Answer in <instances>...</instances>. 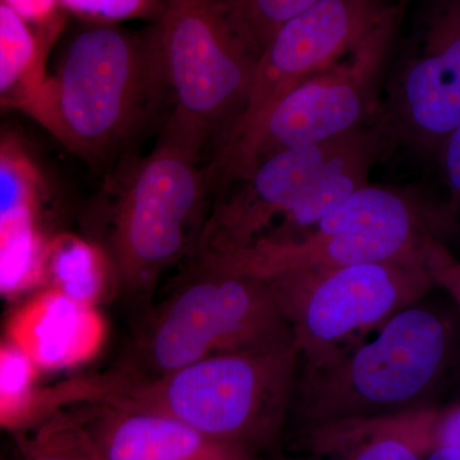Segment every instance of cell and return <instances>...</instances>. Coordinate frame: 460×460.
Instances as JSON below:
<instances>
[{
    "label": "cell",
    "instance_id": "26",
    "mask_svg": "<svg viewBox=\"0 0 460 460\" xmlns=\"http://www.w3.org/2000/svg\"><path fill=\"white\" fill-rule=\"evenodd\" d=\"M425 263L435 287L443 288L460 311L459 260L449 252L441 239H436L429 248Z\"/></svg>",
    "mask_w": 460,
    "mask_h": 460
},
{
    "label": "cell",
    "instance_id": "27",
    "mask_svg": "<svg viewBox=\"0 0 460 460\" xmlns=\"http://www.w3.org/2000/svg\"><path fill=\"white\" fill-rule=\"evenodd\" d=\"M22 454L23 460H81L63 443L49 423L23 441Z\"/></svg>",
    "mask_w": 460,
    "mask_h": 460
},
{
    "label": "cell",
    "instance_id": "5",
    "mask_svg": "<svg viewBox=\"0 0 460 460\" xmlns=\"http://www.w3.org/2000/svg\"><path fill=\"white\" fill-rule=\"evenodd\" d=\"M155 23L172 102L163 129L204 157L243 113L261 50L233 0H164Z\"/></svg>",
    "mask_w": 460,
    "mask_h": 460
},
{
    "label": "cell",
    "instance_id": "12",
    "mask_svg": "<svg viewBox=\"0 0 460 460\" xmlns=\"http://www.w3.org/2000/svg\"><path fill=\"white\" fill-rule=\"evenodd\" d=\"M349 133L320 144L288 148L259 163L205 220L196 241V259L250 246L265 235L278 217H283L281 226L289 222Z\"/></svg>",
    "mask_w": 460,
    "mask_h": 460
},
{
    "label": "cell",
    "instance_id": "14",
    "mask_svg": "<svg viewBox=\"0 0 460 460\" xmlns=\"http://www.w3.org/2000/svg\"><path fill=\"white\" fill-rule=\"evenodd\" d=\"M7 335L38 370H63L93 358L107 326L95 305L48 288L12 314Z\"/></svg>",
    "mask_w": 460,
    "mask_h": 460
},
{
    "label": "cell",
    "instance_id": "22",
    "mask_svg": "<svg viewBox=\"0 0 460 460\" xmlns=\"http://www.w3.org/2000/svg\"><path fill=\"white\" fill-rule=\"evenodd\" d=\"M38 177L16 151L0 145V220L22 206L35 205Z\"/></svg>",
    "mask_w": 460,
    "mask_h": 460
},
{
    "label": "cell",
    "instance_id": "25",
    "mask_svg": "<svg viewBox=\"0 0 460 460\" xmlns=\"http://www.w3.org/2000/svg\"><path fill=\"white\" fill-rule=\"evenodd\" d=\"M445 181L449 189L450 199L443 210V219L449 226L453 217L460 213V123L445 138L438 155Z\"/></svg>",
    "mask_w": 460,
    "mask_h": 460
},
{
    "label": "cell",
    "instance_id": "21",
    "mask_svg": "<svg viewBox=\"0 0 460 460\" xmlns=\"http://www.w3.org/2000/svg\"><path fill=\"white\" fill-rule=\"evenodd\" d=\"M60 4L66 13L93 23H154L159 21L164 9V0H60Z\"/></svg>",
    "mask_w": 460,
    "mask_h": 460
},
{
    "label": "cell",
    "instance_id": "4",
    "mask_svg": "<svg viewBox=\"0 0 460 460\" xmlns=\"http://www.w3.org/2000/svg\"><path fill=\"white\" fill-rule=\"evenodd\" d=\"M407 0H398L353 49L281 96L213 148L208 190H226L266 157L320 144L381 119V86Z\"/></svg>",
    "mask_w": 460,
    "mask_h": 460
},
{
    "label": "cell",
    "instance_id": "11",
    "mask_svg": "<svg viewBox=\"0 0 460 460\" xmlns=\"http://www.w3.org/2000/svg\"><path fill=\"white\" fill-rule=\"evenodd\" d=\"M394 3L321 0L284 23L260 54L246 107L228 133L353 49Z\"/></svg>",
    "mask_w": 460,
    "mask_h": 460
},
{
    "label": "cell",
    "instance_id": "1",
    "mask_svg": "<svg viewBox=\"0 0 460 460\" xmlns=\"http://www.w3.org/2000/svg\"><path fill=\"white\" fill-rule=\"evenodd\" d=\"M171 104L155 22H86L22 111L66 150L102 164Z\"/></svg>",
    "mask_w": 460,
    "mask_h": 460
},
{
    "label": "cell",
    "instance_id": "24",
    "mask_svg": "<svg viewBox=\"0 0 460 460\" xmlns=\"http://www.w3.org/2000/svg\"><path fill=\"white\" fill-rule=\"evenodd\" d=\"M31 27L42 44L51 50L66 29V12L60 0H3Z\"/></svg>",
    "mask_w": 460,
    "mask_h": 460
},
{
    "label": "cell",
    "instance_id": "15",
    "mask_svg": "<svg viewBox=\"0 0 460 460\" xmlns=\"http://www.w3.org/2000/svg\"><path fill=\"white\" fill-rule=\"evenodd\" d=\"M308 460H422L402 416L301 436Z\"/></svg>",
    "mask_w": 460,
    "mask_h": 460
},
{
    "label": "cell",
    "instance_id": "10",
    "mask_svg": "<svg viewBox=\"0 0 460 460\" xmlns=\"http://www.w3.org/2000/svg\"><path fill=\"white\" fill-rule=\"evenodd\" d=\"M381 118L395 138L438 155L460 123V0H431L387 78Z\"/></svg>",
    "mask_w": 460,
    "mask_h": 460
},
{
    "label": "cell",
    "instance_id": "13",
    "mask_svg": "<svg viewBox=\"0 0 460 460\" xmlns=\"http://www.w3.org/2000/svg\"><path fill=\"white\" fill-rule=\"evenodd\" d=\"M86 413L57 417L51 428L81 460H260L162 411L96 401Z\"/></svg>",
    "mask_w": 460,
    "mask_h": 460
},
{
    "label": "cell",
    "instance_id": "20",
    "mask_svg": "<svg viewBox=\"0 0 460 460\" xmlns=\"http://www.w3.org/2000/svg\"><path fill=\"white\" fill-rule=\"evenodd\" d=\"M242 22L260 50L284 23L321 0H233Z\"/></svg>",
    "mask_w": 460,
    "mask_h": 460
},
{
    "label": "cell",
    "instance_id": "17",
    "mask_svg": "<svg viewBox=\"0 0 460 460\" xmlns=\"http://www.w3.org/2000/svg\"><path fill=\"white\" fill-rule=\"evenodd\" d=\"M107 257L95 244L75 235L48 242L44 280L63 295L96 305L108 283Z\"/></svg>",
    "mask_w": 460,
    "mask_h": 460
},
{
    "label": "cell",
    "instance_id": "9",
    "mask_svg": "<svg viewBox=\"0 0 460 460\" xmlns=\"http://www.w3.org/2000/svg\"><path fill=\"white\" fill-rule=\"evenodd\" d=\"M204 157L162 129L151 153L124 181L114 217L118 270L129 283H151L189 244L206 193Z\"/></svg>",
    "mask_w": 460,
    "mask_h": 460
},
{
    "label": "cell",
    "instance_id": "8",
    "mask_svg": "<svg viewBox=\"0 0 460 460\" xmlns=\"http://www.w3.org/2000/svg\"><path fill=\"white\" fill-rule=\"evenodd\" d=\"M286 314L302 363L356 343L435 287L426 266L370 262L266 279Z\"/></svg>",
    "mask_w": 460,
    "mask_h": 460
},
{
    "label": "cell",
    "instance_id": "3",
    "mask_svg": "<svg viewBox=\"0 0 460 460\" xmlns=\"http://www.w3.org/2000/svg\"><path fill=\"white\" fill-rule=\"evenodd\" d=\"M301 354L293 341L206 357L153 381L111 384L95 401L169 414L257 454H279Z\"/></svg>",
    "mask_w": 460,
    "mask_h": 460
},
{
    "label": "cell",
    "instance_id": "28",
    "mask_svg": "<svg viewBox=\"0 0 460 460\" xmlns=\"http://www.w3.org/2000/svg\"><path fill=\"white\" fill-rule=\"evenodd\" d=\"M422 460H460V450L454 447H429L423 452Z\"/></svg>",
    "mask_w": 460,
    "mask_h": 460
},
{
    "label": "cell",
    "instance_id": "2",
    "mask_svg": "<svg viewBox=\"0 0 460 460\" xmlns=\"http://www.w3.org/2000/svg\"><path fill=\"white\" fill-rule=\"evenodd\" d=\"M453 353L449 321L429 308H404L370 341L301 362L288 429L305 436L423 410Z\"/></svg>",
    "mask_w": 460,
    "mask_h": 460
},
{
    "label": "cell",
    "instance_id": "18",
    "mask_svg": "<svg viewBox=\"0 0 460 460\" xmlns=\"http://www.w3.org/2000/svg\"><path fill=\"white\" fill-rule=\"evenodd\" d=\"M36 206L18 208L0 220V296L44 280L48 241L36 224Z\"/></svg>",
    "mask_w": 460,
    "mask_h": 460
},
{
    "label": "cell",
    "instance_id": "23",
    "mask_svg": "<svg viewBox=\"0 0 460 460\" xmlns=\"http://www.w3.org/2000/svg\"><path fill=\"white\" fill-rule=\"evenodd\" d=\"M405 422L423 452L436 447L460 450V402L445 411H411Z\"/></svg>",
    "mask_w": 460,
    "mask_h": 460
},
{
    "label": "cell",
    "instance_id": "6",
    "mask_svg": "<svg viewBox=\"0 0 460 460\" xmlns=\"http://www.w3.org/2000/svg\"><path fill=\"white\" fill-rule=\"evenodd\" d=\"M444 226L441 214L429 213L408 193L368 183L305 232L263 235L250 246L199 262L261 279L357 263L426 266L429 248Z\"/></svg>",
    "mask_w": 460,
    "mask_h": 460
},
{
    "label": "cell",
    "instance_id": "7",
    "mask_svg": "<svg viewBox=\"0 0 460 460\" xmlns=\"http://www.w3.org/2000/svg\"><path fill=\"white\" fill-rule=\"evenodd\" d=\"M290 341L292 329L270 281L196 262L151 326L145 350L160 376L206 357Z\"/></svg>",
    "mask_w": 460,
    "mask_h": 460
},
{
    "label": "cell",
    "instance_id": "16",
    "mask_svg": "<svg viewBox=\"0 0 460 460\" xmlns=\"http://www.w3.org/2000/svg\"><path fill=\"white\" fill-rule=\"evenodd\" d=\"M50 49L0 0V107L22 111L48 74Z\"/></svg>",
    "mask_w": 460,
    "mask_h": 460
},
{
    "label": "cell",
    "instance_id": "19",
    "mask_svg": "<svg viewBox=\"0 0 460 460\" xmlns=\"http://www.w3.org/2000/svg\"><path fill=\"white\" fill-rule=\"evenodd\" d=\"M36 371L13 345H0V428L20 425L38 410L33 393Z\"/></svg>",
    "mask_w": 460,
    "mask_h": 460
}]
</instances>
